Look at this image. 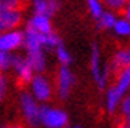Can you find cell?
<instances>
[{
  "label": "cell",
  "instance_id": "1",
  "mask_svg": "<svg viewBox=\"0 0 130 128\" xmlns=\"http://www.w3.org/2000/svg\"><path fill=\"white\" fill-rule=\"evenodd\" d=\"M39 119L48 128H64L68 122V117L64 111L41 106L39 108Z\"/></svg>",
  "mask_w": 130,
  "mask_h": 128
},
{
  "label": "cell",
  "instance_id": "2",
  "mask_svg": "<svg viewBox=\"0 0 130 128\" xmlns=\"http://www.w3.org/2000/svg\"><path fill=\"white\" fill-rule=\"evenodd\" d=\"M20 104H22V110H23L26 122L32 128L38 127L41 124V119H39V106L36 105V102L32 98V95L28 94V92H23L22 96H20Z\"/></svg>",
  "mask_w": 130,
  "mask_h": 128
},
{
  "label": "cell",
  "instance_id": "3",
  "mask_svg": "<svg viewBox=\"0 0 130 128\" xmlns=\"http://www.w3.org/2000/svg\"><path fill=\"white\" fill-rule=\"evenodd\" d=\"M10 66H13L18 72V76H19V83H28L32 81L33 78V71L30 69V66L28 65L26 59H23L22 56L19 55H12L10 58Z\"/></svg>",
  "mask_w": 130,
  "mask_h": 128
},
{
  "label": "cell",
  "instance_id": "4",
  "mask_svg": "<svg viewBox=\"0 0 130 128\" xmlns=\"http://www.w3.org/2000/svg\"><path fill=\"white\" fill-rule=\"evenodd\" d=\"M23 45V32L20 30H9L0 33V50L10 52Z\"/></svg>",
  "mask_w": 130,
  "mask_h": 128
},
{
  "label": "cell",
  "instance_id": "5",
  "mask_svg": "<svg viewBox=\"0 0 130 128\" xmlns=\"http://www.w3.org/2000/svg\"><path fill=\"white\" fill-rule=\"evenodd\" d=\"M22 23V10L12 9V10H0V26L3 32L14 30Z\"/></svg>",
  "mask_w": 130,
  "mask_h": 128
},
{
  "label": "cell",
  "instance_id": "6",
  "mask_svg": "<svg viewBox=\"0 0 130 128\" xmlns=\"http://www.w3.org/2000/svg\"><path fill=\"white\" fill-rule=\"evenodd\" d=\"M91 71H93V76L95 82L98 83V87L104 88L107 82V69H104L103 72L100 69V49H98L97 43H93V48H91Z\"/></svg>",
  "mask_w": 130,
  "mask_h": 128
},
{
  "label": "cell",
  "instance_id": "7",
  "mask_svg": "<svg viewBox=\"0 0 130 128\" xmlns=\"http://www.w3.org/2000/svg\"><path fill=\"white\" fill-rule=\"evenodd\" d=\"M74 75L71 73V71L62 65L58 71V92H59V96L62 99L68 96L71 87L74 85Z\"/></svg>",
  "mask_w": 130,
  "mask_h": 128
},
{
  "label": "cell",
  "instance_id": "8",
  "mask_svg": "<svg viewBox=\"0 0 130 128\" xmlns=\"http://www.w3.org/2000/svg\"><path fill=\"white\" fill-rule=\"evenodd\" d=\"M32 89L33 94L39 101H48L51 98V85L42 75H35L32 78Z\"/></svg>",
  "mask_w": 130,
  "mask_h": 128
},
{
  "label": "cell",
  "instance_id": "9",
  "mask_svg": "<svg viewBox=\"0 0 130 128\" xmlns=\"http://www.w3.org/2000/svg\"><path fill=\"white\" fill-rule=\"evenodd\" d=\"M23 45L26 46L28 52H30V50H39V49H42L41 33L36 32V30H35L29 23H28V26H26L25 33H23Z\"/></svg>",
  "mask_w": 130,
  "mask_h": 128
},
{
  "label": "cell",
  "instance_id": "10",
  "mask_svg": "<svg viewBox=\"0 0 130 128\" xmlns=\"http://www.w3.org/2000/svg\"><path fill=\"white\" fill-rule=\"evenodd\" d=\"M29 25L32 26L36 32L45 35V33L52 32V25H51V17L42 16V14H33V17L29 20Z\"/></svg>",
  "mask_w": 130,
  "mask_h": 128
},
{
  "label": "cell",
  "instance_id": "11",
  "mask_svg": "<svg viewBox=\"0 0 130 128\" xmlns=\"http://www.w3.org/2000/svg\"><path fill=\"white\" fill-rule=\"evenodd\" d=\"M26 62H28V65L30 66V69H32L33 72H42L45 69V58H43L42 49L28 52Z\"/></svg>",
  "mask_w": 130,
  "mask_h": 128
},
{
  "label": "cell",
  "instance_id": "12",
  "mask_svg": "<svg viewBox=\"0 0 130 128\" xmlns=\"http://www.w3.org/2000/svg\"><path fill=\"white\" fill-rule=\"evenodd\" d=\"M130 87V66H126V68L120 69V72H119V76H117V83L114 85V89H116L117 95L123 96L127 89Z\"/></svg>",
  "mask_w": 130,
  "mask_h": 128
},
{
  "label": "cell",
  "instance_id": "13",
  "mask_svg": "<svg viewBox=\"0 0 130 128\" xmlns=\"http://www.w3.org/2000/svg\"><path fill=\"white\" fill-rule=\"evenodd\" d=\"M130 66V48L119 50L114 56V69L120 72V69Z\"/></svg>",
  "mask_w": 130,
  "mask_h": 128
},
{
  "label": "cell",
  "instance_id": "14",
  "mask_svg": "<svg viewBox=\"0 0 130 128\" xmlns=\"http://www.w3.org/2000/svg\"><path fill=\"white\" fill-rule=\"evenodd\" d=\"M116 20H117L116 16H114L111 12H103V14L97 20V26L100 29H110V28L114 26Z\"/></svg>",
  "mask_w": 130,
  "mask_h": 128
},
{
  "label": "cell",
  "instance_id": "15",
  "mask_svg": "<svg viewBox=\"0 0 130 128\" xmlns=\"http://www.w3.org/2000/svg\"><path fill=\"white\" fill-rule=\"evenodd\" d=\"M41 45L42 46H48V48H56L61 45V39L55 32H49L42 35L41 33Z\"/></svg>",
  "mask_w": 130,
  "mask_h": 128
},
{
  "label": "cell",
  "instance_id": "16",
  "mask_svg": "<svg viewBox=\"0 0 130 128\" xmlns=\"http://www.w3.org/2000/svg\"><path fill=\"white\" fill-rule=\"evenodd\" d=\"M113 29L119 36H130V22L126 19H117Z\"/></svg>",
  "mask_w": 130,
  "mask_h": 128
},
{
  "label": "cell",
  "instance_id": "17",
  "mask_svg": "<svg viewBox=\"0 0 130 128\" xmlns=\"http://www.w3.org/2000/svg\"><path fill=\"white\" fill-rule=\"evenodd\" d=\"M32 6H33V12H35V14H42V16H48V17H51L48 0H32Z\"/></svg>",
  "mask_w": 130,
  "mask_h": 128
},
{
  "label": "cell",
  "instance_id": "18",
  "mask_svg": "<svg viewBox=\"0 0 130 128\" xmlns=\"http://www.w3.org/2000/svg\"><path fill=\"white\" fill-rule=\"evenodd\" d=\"M87 5H88V10L90 13H91V16H93L94 19H100V16L103 14V5L100 0H87Z\"/></svg>",
  "mask_w": 130,
  "mask_h": 128
},
{
  "label": "cell",
  "instance_id": "19",
  "mask_svg": "<svg viewBox=\"0 0 130 128\" xmlns=\"http://www.w3.org/2000/svg\"><path fill=\"white\" fill-rule=\"evenodd\" d=\"M119 101H120V96L117 95L114 87H111L110 91H108V95H107V108H108L110 112H113L116 110V105L119 104Z\"/></svg>",
  "mask_w": 130,
  "mask_h": 128
},
{
  "label": "cell",
  "instance_id": "20",
  "mask_svg": "<svg viewBox=\"0 0 130 128\" xmlns=\"http://www.w3.org/2000/svg\"><path fill=\"white\" fill-rule=\"evenodd\" d=\"M56 56H58L59 62L64 65V66H67V65L71 62L70 53H68V52H67V49H65L64 46H62V43H61L59 46H56Z\"/></svg>",
  "mask_w": 130,
  "mask_h": 128
},
{
  "label": "cell",
  "instance_id": "21",
  "mask_svg": "<svg viewBox=\"0 0 130 128\" xmlns=\"http://www.w3.org/2000/svg\"><path fill=\"white\" fill-rule=\"evenodd\" d=\"M104 3H106V6L110 10L120 12V10H124L127 0H104Z\"/></svg>",
  "mask_w": 130,
  "mask_h": 128
},
{
  "label": "cell",
  "instance_id": "22",
  "mask_svg": "<svg viewBox=\"0 0 130 128\" xmlns=\"http://www.w3.org/2000/svg\"><path fill=\"white\" fill-rule=\"evenodd\" d=\"M22 3L19 0H0V10H12L20 9Z\"/></svg>",
  "mask_w": 130,
  "mask_h": 128
},
{
  "label": "cell",
  "instance_id": "23",
  "mask_svg": "<svg viewBox=\"0 0 130 128\" xmlns=\"http://www.w3.org/2000/svg\"><path fill=\"white\" fill-rule=\"evenodd\" d=\"M10 55L9 52H5V50H0V71H5V69L10 68Z\"/></svg>",
  "mask_w": 130,
  "mask_h": 128
},
{
  "label": "cell",
  "instance_id": "24",
  "mask_svg": "<svg viewBox=\"0 0 130 128\" xmlns=\"http://www.w3.org/2000/svg\"><path fill=\"white\" fill-rule=\"evenodd\" d=\"M48 5H49V13L51 16H54L55 12H58L59 9V0H48Z\"/></svg>",
  "mask_w": 130,
  "mask_h": 128
},
{
  "label": "cell",
  "instance_id": "25",
  "mask_svg": "<svg viewBox=\"0 0 130 128\" xmlns=\"http://www.w3.org/2000/svg\"><path fill=\"white\" fill-rule=\"evenodd\" d=\"M123 13H124V19L127 22H130V0H127V3H126V7L123 10Z\"/></svg>",
  "mask_w": 130,
  "mask_h": 128
},
{
  "label": "cell",
  "instance_id": "26",
  "mask_svg": "<svg viewBox=\"0 0 130 128\" xmlns=\"http://www.w3.org/2000/svg\"><path fill=\"white\" fill-rule=\"evenodd\" d=\"M6 92V85H5V81L0 83V101H2V98H3V95H5Z\"/></svg>",
  "mask_w": 130,
  "mask_h": 128
},
{
  "label": "cell",
  "instance_id": "27",
  "mask_svg": "<svg viewBox=\"0 0 130 128\" xmlns=\"http://www.w3.org/2000/svg\"><path fill=\"white\" fill-rule=\"evenodd\" d=\"M3 128H23L22 125H19V124H14V125H6V127Z\"/></svg>",
  "mask_w": 130,
  "mask_h": 128
},
{
  "label": "cell",
  "instance_id": "28",
  "mask_svg": "<svg viewBox=\"0 0 130 128\" xmlns=\"http://www.w3.org/2000/svg\"><path fill=\"white\" fill-rule=\"evenodd\" d=\"M124 124L130 128V115H129V117H124Z\"/></svg>",
  "mask_w": 130,
  "mask_h": 128
},
{
  "label": "cell",
  "instance_id": "29",
  "mask_svg": "<svg viewBox=\"0 0 130 128\" xmlns=\"http://www.w3.org/2000/svg\"><path fill=\"white\" fill-rule=\"evenodd\" d=\"M3 82V76H2V73H0V83Z\"/></svg>",
  "mask_w": 130,
  "mask_h": 128
},
{
  "label": "cell",
  "instance_id": "30",
  "mask_svg": "<svg viewBox=\"0 0 130 128\" xmlns=\"http://www.w3.org/2000/svg\"><path fill=\"white\" fill-rule=\"evenodd\" d=\"M19 2H20V3H23V2H26V0H19Z\"/></svg>",
  "mask_w": 130,
  "mask_h": 128
},
{
  "label": "cell",
  "instance_id": "31",
  "mask_svg": "<svg viewBox=\"0 0 130 128\" xmlns=\"http://www.w3.org/2000/svg\"><path fill=\"white\" fill-rule=\"evenodd\" d=\"M75 128H81V127H75Z\"/></svg>",
  "mask_w": 130,
  "mask_h": 128
}]
</instances>
